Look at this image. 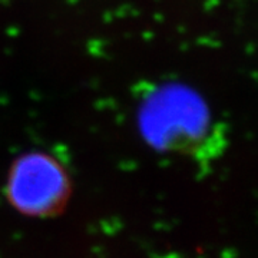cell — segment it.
Segmentation results:
<instances>
[{"mask_svg":"<svg viewBox=\"0 0 258 258\" xmlns=\"http://www.w3.org/2000/svg\"><path fill=\"white\" fill-rule=\"evenodd\" d=\"M137 125L147 145L201 164L224 154L227 129L195 88L179 81L144 82L135 91Z\"/></svg>","mask_w":258,"mask_h":258,"instance_id":"cell-1","label":"cell"},{"mask_svg":"<svg viewBox=\"0 0 258 258\" xmlns=\"http://www.w3.org/2000/svg\"><path fill=\"white\" fill-rule=\"evenodd\" d=\"M6 200L20 214L49 218L63 211L72 194L64 165L46 151L19 155L6 178Z\"/></svg>","mask_w":258,"mask_h":258,"instance_id":"cell-2","label":"cell"}]
</instances>
